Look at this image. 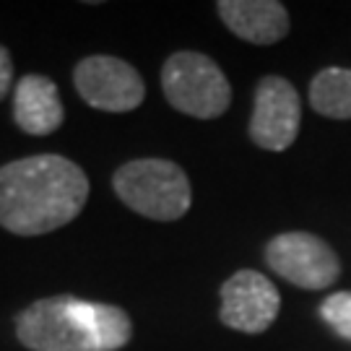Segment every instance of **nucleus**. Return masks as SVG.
<instances>
[{"label":"nucleus","mask_w":351,"mask_h":351,"mask_svg":"<svg viewBox=\"0 0 351 351\" xmlns=\"http://www.w3.org/2000/svg\"><path fill=\"white\" fill-rule=\"evenodd\" d=\"M86 172L60 154H34L0 167V226L42 237L68 226L88 201Z\"/></svg>","instance_id":"1"},{"label":"nucleus","mask_w":351,"mask_h":351,"mask_svg":"<svg viewBox=\"0 0 351 351\" xmlns=\"http://www.w3.org/2000/svg\"><path fill=\"white\" fill-rule=\"evenodd\" d=\"M16 339L29 351H101L97 302L71 294L34 300L16 315Z\"/></svg>","instance_id":"2"},{"label":"nucleus","mask_w":351,"mask_h":351,"mask_svg":"<svg viewBox=\"0 0 351 351\" xmlns=\"http://www.w3.org/2000/svg\"><path fill=\"white\" fill-rule=\"evenodd\" d=\"M112 190L130 211L154 221H177L193 206L190 177L172 159L125 162L112 175Z\"/></svg>","instance_id":"3"},{"label":"nucleus","mask_w":351,"mask_h":351,"mask_svg":"<svg viewBox=\"0 0 351 351\" xmlns=\"http://www.w3.org/2000/svg\"><path fill=\"white\" fill-rule=\"evenodd\" d=\"M162 91L177 112L216 120L232 104V86L219 63L203 52L182 50L164 60Z\"/></svg>","instance_id":"4"},{"label":"nucleus","mask_w":351,"mask_h":351,"mask_svg":"<svg viewBox=\"0 0 351 351\" xmlns=\"http://www.w3.org/2000/svg\"><path fill=\"white\" fill-rule=\"evenodd\" d=\"M73 86L88 107L101 112H130L146 99V84L138 68L114 55H88L78 60Z\"/></svg>","instance_id":"5"},{"label":"nucleus","mask_w":351,"mask_h":351,"mask_svg":"<svg viewBox=\"0 0 351 351\" xmlns=\"http://www.w3.org/2000/svg\"><path fill=\"white\" fill-rule=\"evenodd\" d=\"M265 263L284 281L300 289L320 291L336 284L341 261L326 239L310 232H284L265 245Z\"/></svg>","instance_id":"6"},{"label":"nucleus","mask_w":351,"mask_h":351,"mask_svg":"<svg viewBox=\"0 0 351 351\" xmlns=\"http://www.w3.org/2000/svg\"><path fill=\"white\" fill-rule=\"evenodd\" d=\"M302 125V99L297 88L281 75H265L255 88L250 138L265 151H287Z\"/></svg>","instance_id":"7"},{"label":"nucleus","mask_w":351,"mask_h":351,"mask_svg":"<svg viewBox=\"0 0 351 351\" xmlns=\"http://www.w3.org/2000/svg\"><path fill=\"white\" fill-rule=\"evenodd\" d=\"M281 310V294L268 276L242 268L221 284L219 320L239 333H263L276 323Z\"/></svg>","instance_id":"8"},{"label":"nucleus","mask_w":351,"mask_h":351,"mask_svg":"<svg viewBox=\"0 0 351 351\" xmlns=\"http://www.w3.org/2000/svg\"><path fill=\"white\" fill-rule=\"evenodd\" d=\"M13 123L26 136H52L65 123L58 84L50 75L26 73L13 88Z\"/></svg>","instance_id":"9"},{"label":"nucleus","mask_w":351,"mask_h":351,"mask_svg":"<svg viewBox=\"0 0 351 351\" xmlns=\"http://www.w3.org/2000/svg\"><path fill=\"white\" fill-rule=\"evenodd\" d=\"M219 19L250 45H276L289 34V11L278 0H219Z\"/></svg>","instance_id":"10"},{"label":"nucleus","mask_w":351,"mask_h":351,"mask_svg":"<svg viewBox=\"0 0 351 351\" xmlns=\"http://www.w3.org/2000/svg\"><path fill=\"white\" fill-rule=\"evenodd\" d=\"M310 104L330 120H351V68H323L310 81Z\"/></svg>","instance_id":"11"},{"label":"nucleus","mask_w":351,"mask_h":351,"mask_svg":"<svg viewBox=\"0 0 351 351\" xmlns=\"http://www.w3.org/2000/svg\"><path fill=\"white\" fill-rule=\"evenodd\" d=\"M320 317L339 339L351 343V291H336L323 300Z\"/></svg>","instance_id":"12"},{"label":"nucleus","mask_w":351,"mask_h":351,"mask_svg":"<svg viewBox=\"0 0 351 351\" xmlns=\"http://www.w3.org/2000/svg\"><path fill=\"white\" fill-rule=\"evenodd\" d=\"M13 88V58L8 47L0 45V101L11 94Z\"/></svg>","instance_id":"13"}]
</instances>
